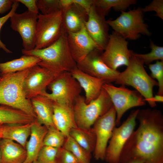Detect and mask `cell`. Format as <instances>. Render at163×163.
Returning <instances> with one entry per match:
<instances>
[{
    "instance_id": "obj_1",
    "label": "cell",
    "mask_w": 163,
    "mask_h": 163,
    "mask_svg": "<svg viewBox=\"0 0 163 163\" xmlns=\"http://www.w3.org/2000/svg\"><path fill=\"white\" fill-rule=\"evenodd\" d=\"M139 125L125 145L120 163L141 160L143 163H163V116L156 109L139 110Z\"/></svg>"
},
{
    "instance_id": "obj_2",
    "label": "cell",
    "mask_w": 163,
    "mask_h": 163,
    "mask_svg": "<svg viewBox=\"0 0 163 163\" xmlns=\"http://www.w3.org/2000/svg\"><path fill=\"white\" fill-rule=\"evenodd\" d=\"M24 55L33 56L41 61L37 65L58 75L65 72H70L77 66L71 53L67 41V33L64 28L61 36L54 43L44 48L21 50Z\"/></svg>"
},
{
    "instance_id": "obj_3",
    "label": "cell",
    "mask_w": 163,
    "mask_h": 163,
    "mask_svg": "<svg viewBox=\"0 0 163 163\" xmlns=\"http://www.w3.org/2000/svg\"><path fill=\"white\" fill-rule=\"evenodd\" d=\"M29 69L0 75V105L20 110L36 119L30 100L26 97L23 87Z\"/></svg>"
},
{
    "instance_id": "obj_4",
    "label": "cell",
    "mask_w": 163,
    "mask_h": 163,
    "mask_svg": "<svg viewBox=\"0 0 163 163\" xmlns=\"http://www.w3.org/2000/svg\"><path fill=\"white\" fill-rule=\"evenodd\" d=\"M115 82L121 85L133 87L151 107L156 106L153 100V89L155 86H158V82L149 75L144 64L134 54V52L129 65L124 71L120 72Z\"/></svg>"
},
{
    "instance_id": "obj_5",
    "label": "cell",
    "mask_w": 163,
    "mask_h": 163,
    "mask_svg": "<svg viewBox=\"0 0 163 163\" xmlns=\"http://www.w3.org/2000/svg\"><path fill=\"white\" fill-rule=\"evenodd\" d=\"M113 106L109 95L103 88L96 99L88 103L85 97L80 95L73 105L75 120L78 127L89 129L95 121Z\"/></svg>"
},
{
    "instance_id": "obj_6",
    "label": "cell",
    "mask_w": 163,
    "mask_h": 163,
    "mask_svg": "<svg viewBox=\"0 0 163 163\" xmlns=\"http://www.w3.org/2000/svg\"><path fill=\"white\" fill-rule=\"evenodd\" d=\"M121 12L115 19L106 21L114 32L125 39L131 40H137L141 34L148 36L151 35L148 25L145 23L142 8L139 7L127 12Z\"/></svg>"
},
{
    "instance_id": "obj_7",
    "label": "cell",
    "mask_w": 163,
    "mask_h": 163,
    "mask_svg": "<svg viewBox=\"0 0 163 163\" xmlns=\"http://www.w3.org/2000/svg\"><path fill=\"white\" fill-rule=\"evenodd\" d=\"M51 91L41 94L53 102L60 104L73 105L81 95L82 88L70 72H65L57 75L47 87Z\"/></svg>"
},
{
    "instance_id": "obj_8",
    "label": "cell",
    "mask_w": 163,
    "mask_h": 163,
    "mask_svg": "<svg viewBox=\"0 0 163 163\" xmlns=\"http://www.w3.org/2000/svg\"><path fill=\"white\" fill-rule=\"evenodd\" d=\"M62 15V10L47 14H38L34 49L46 47L59 39L64 30Z\"/></svg>"
},
{
    "instance_id": "obj_9",
    "label": "cell",
    "mask_w": 163,
    "mask_h": 163,
    "mask_svg": "<svg viewBox=\"0 0 163 163\" xmlns=\"http://www.w3.org/2000/svg\"><path fill=\"white\" fill-rule=\"evenodd\" d=\"M125 86L117 87L107 83H104L103 86L116 110L117 126L120 125L122 117L128 110L133 107L143 106L145 104L144 98L138 92L129 89Z\"/></svg>"
},
{
    "instance_id": "obj_10",
    "label": "cell",
    "mask_w": 163,
    "mask_h": 163,
    "mask_svg": "<svg viewBox=\"0 0 163 163\" xmlns=\"http://www.w3.org/2000/svg\"><path fill=\"white\" fill-rule=\"evenodd\" d=\"M139 110H133L121 125L114 128L105 153L104 159L108 163H120L122 149L134 130Z\"/></svg>"
},
{
    "instance_id": "obj_11",
    "label": "cell",
    "mask_w": 163,
    "mask_h": 163,
    "mask_svg": "<svg viewBox=\"0 0 163 163\" xmlns=\"http://www.w3.org/2000/svg\"><path fill=\"white\" fill-rule=\"evenodd\" d=\"M128 43L120 35L113 31L110 35L107 43L101 55L104 62L110 68L117 70L122 66L129 65L133 51L128 48Z\"/></svg>"
},
{
    "instance_id": "obj_12",
    "label": "cell",
    "mask_w": 163,
    "mask_h": 163,
    "mask_svg": "<svg viewBox=\"0 0 163 163\" xmlns=\"http://www.w3.org/2000/svg\"><path fill=\"white\" fill-rule=\"evenodd\" d=\"M116 113L113 106L93 125V128L96 138L94 155L96 160L105 159L108 142L116 126Z\"/></svg>"
},
{
    "instance_id": "obj_13",
    "label": "cell",
    "mask_w": 163,
    "mask_h": 163,
    "mask_svg": "<svg viewBox=\"0 0 163 163\" xmlns=\"http://www.w3.org/2000/svg\"><path fill=\"white\" fill-rule=\"evenodd\" d=\"M38 16V14L27 11L21 14L15 13L10 18V26L19 34L24 49L26 50H31L35 48Z\"/></svg>"
},
{
    "instance_id": "obj_14",
    "label": "cell",
    "mask_w": 163,
    "mask_h": 163,
    "mask_svg": "<svg viewBox=\"0 0 163 163\" xmlns=\"http://www.w3.org/2000/svg\"><path fill=\"white\" fill-rule=\"evenodd\" d=\"M57 75L37 65L30 68L23 85L26 98L30 99L46 91V87Z\"/></svg>"
},
{
    "instance_id": "obj_15",
    "label": "cell",
    "mask_w": 163,
    "mask_h": 163,
    "mask_svg": "<svg viewBox=\"0 0 163 163\" xmlns=\"http://www.w3.org/2000/svg\"><path fill=\"white\" fill-rule=\"evenodd\" d=\"M102 52L94 50L77 63V67L91 76L103 80L106 83L115 82L120 72L111 69L104 62L101 56Z\"/></svg>"
},
{
    "instance_id": "obj_16",
    "label": "cell",
    "mask_w": 163,
    "mask_h": 163,
    "mask_svg": "<svg viewBox=\"0 0 163 163\" xmlns=\"http://www.w3.org/2000/svg\"><path fill=\"white\" fill-rule=\"evenodd\" d=\"M88 19L84 24L88 35L97 46V50L103 52L108 42L109 25L104 14L92 5L88 13Z\"/></svg>"
},
{
    "instance_id": "obj_17",
    "label": "cell",
    "mask_w": 163,
    "mask_h": 163,
    "mask_svg": "<svg viewBox=\"0 0 163 163\" xmlns=\"http://www.w3.org/2000/svg\"><path fill=\"white\" fill-rule=\"evenodd\" d=\"M69 46L76 63L84 60L97 46L87 33L84 25L78 31L67 32Z\"/></svg>"
},
{
    "instance_id": "obj_18",
    "label": "cell",
    "mask_w": 163,
    "mask_h": 163,
    "mask_svg": "<svg viewBox=\"0 0 163 163\" xmlns=\"http://www.w3.org/2000/svg\"><path fill=\"white\" fill-rule=\"evenodd\" d=\"M53 121L55 127L66 138L69 136L71 130L77 127L73 105L60 104L53 102Z\"/></svg>"
},
{
    "instance_id": "obj_19",
    "label": "cell",
    "mask_w": 163,
    "mask_h": 163,
    "mask_svg": "<svg viewBox=\"0 0 163 163\" xmlns=\"http://www.w3.org/2000/svg\"><path fill=\"white\" fill-rule=\"evenodd\" d=\"M70 72L84 90L86 103L98 97L103 85L106 83L103 80L91 76L80 70L77 66Z\"/></svg>"
},
{
    "instance_id": "obj_20",
    "label": "cell",
    "mask_w": 163,
    "mask_h": 163,
    "mask_svg": "<svg viewBox=\"0 0 163 163\" xmlns=\"http://www.w3.org/2000/svg\"><path fill=\"white\" fill-rule=\"evenodd\" d=\"M47 130L46 126L40 124L36 119L31 123L30 138L25 145L27 157L23 163H32L37 160L39 153L43 146L44 139Z\"/></svg>"
},
{
    "instance_id": "obj_21",
    "label": "cell",
    "mask_w": 163,
    "mask_h": 163,
    "mask_svg": "<svg viewBox=\"0 0 163 163\" xmlns=\"http://www.w3.org/2000/svg\"><path fill=\"white\" fill-rule=\"evenodd\" d=\"M62 11L63 27L67 32L78 31L88 20V13L77 4L73 3Z\"/></svg>"
},
{
    "instance_id": "obj_22",
    "label": "cell",
    "mask_w": 163,
    "mask_h": 163,
    "mask_svg": "<svg viewBox=\"0 0 163 163\" xmlns=\"http://www.w3.org/2000/svg\"><path fill=\"white\" fill-rule=\"evenodd\" d=\"M30 100L37 122L47 128L55 126L53 119V102L46 96L42 95L37 96Z\"/></svg>"
},
{
    "instance_id": "obj_23",
    "label": "cell",
    "mask_w": 163,
    "mask_h": 163,
    "mask_svg": "<svg viewBox=\"0 0 163 163\" xmlns=\"http://www.w3.org/2000/svg\"><path fill=\"white\" fill-rule=\"evenodd\" d=\"M1 163H23L27 157L25 148L11 140H0Z\"/></svg>"
},
{
    "instance_id": "obj_24",
    "label": "cell",
    "mask_w": 163,
    "mask_h": 163,
    "mask_svg": "<svg viewBox=\"0 0 163 163\" xmlns=\"http://www.w3.org/2000/svg\"><path fill=\"white\" fill-rule=\"evenodd\" d=\"M31 131V123L3 124L2 127V139L16 141L25 149Z\"/></svg>"
},
{
    "instance_id": "obj_25",
    "label": "cell",
    "mask_w": 163,
    "mask_h": 163,
    "mask_svg": "<svg viewBox=\"0 0 163 163\" xmlns=\"http://www.w3.org/2000/svg\"><path fill=\"white\" fill-rule=\"evenodd\" d=\"M41 61L40 58L35 56L24 55L19 58L0 63V75L30 68Z\"/></svg>"
},
{
    "instance_id": "obj_26",
    "label": "cell",
    "mask_w": 163,
    "mask_h": 163,
    "mask_svg": "<svg viewBox=\"0 0 163 163\" xmlns=\"http://www.w3.org/2000/svg\"><path fill=\"white\" fill-rule=\"evenodd\" d=\"M32 116L20 110L0 105V124L30 123L35 120Z\"/></svg>"
},
{
    "instance_id": "obj_27",
    "label": "cell",
    "mask_w": 163,
    "mask_h": 163,
    "mask_svg": "<svg viewBox=\"0 0 163 163\" xmlns=\"http://www.w3.org/2000/svg\"><path fill=\"white\" fill-rule=\"evenodd\" d=\"M69 136L88 153L94 152L96 138L93 128L87 129L77 127L71 130Z\"/></svg>"
},
{
    "instance_id": "obj_28",
    "label": "cell",
    "mask_w": 163,
    "mask_h": 163,
    "mask_svg": "<svg viewBox=\"0 0 163 163\" xmlns=\"http://www.w3.org/2000/svg\"><path fill=\"white\" fill-rule=\"evenodd\" d=\"M136 0H92V4L105 16L112 8L116 11H125Z\"/></svg>"
},
{
    "instance_id": "obj_29",
    "label": "cell",
    "mask_w": 163,
    "mask_h": 163,
    "mask_svg": "<svg viewBox=\"0 0 163 163\" xmlns=\"http://www.w3.org/2000/svg\"><path fill=\"white\" fill-rule=\"evenodd\" d=\"M63 147L71 152L80 163H90L91 154L88 152L71 137L66 138Z\"/></svg>"
},
{
    "instance_id": "obj_30",
    "label": "cell",
    "mask_w": 163,
    "mask_h": 163,
    "mask_svg": "<svg viewBox=\"0 0 163 163\" xmlns=\"http://www.w3.org/2000/svg\"><path fill=\"white\" fill-rule=\"evenodd\" d=\"M66 138L64 135L55 126H50L48 128L44 137L43 146L59 148L63 146Z\"/></svg>"
},
{
    "instance_id": "obj_31",
    "label": "cell",
    "mask_w": 163,
    "mask_h": 163,
    "mask_svg": "<svg viewBox=\"0 0 163 163\" xmlns=\"http://www.w3.org/2000/svg\"><path fill=\"white\" fill-rule=\"evenodd\" d=\"M150 47L151 51L148 53L141 54L134 53V54L144 64L149 65L155 60L163 61V47L155 44L150 40Z\"/></svg>"
},
{
    "instance_id": "obj_32",
    "label": "cell",
    "mask_w": 163,
    "mask_h": 163,
    "mask_svg": "<svg viewBox=\"0 0 163 163\" xmlns=\"http://www.w3.org/2000/svg\"><path fill=\"white\" fill-rule=\"evenodd\" d=\"M150 70L151 77L156 79L158 81V90L157 94L163 95V61H157L152 64L149 65Z\"/></svg>"
},
{
    "instance_id": "obj_33",
    "label": "cell",
    "mask_w": 163,
    "mask_h": 163,
    "mask_svg": "<svg viewBox=\"0 0 163 163\" xmlns=\"http://www.w3.org/2000/svg\"><path fill=\"white\" fill-rule=\"evenodd\" d=\"M58 149L43 146L39 153L37 161L39 163H56Z\"/></svg>"
},
{
    "instance_id": "obj_34",
    "label": "cell",
    "mask_w": 163,
    "mask_h": 163,
    "mask_svg": "<svg viewBox=\"0 0 163 163\" xmlns=\"http://www.w3.org/2000/svg\"><path fill=\"white\" fill-rule=\"evenodd\" d=\"M37 4L43 14H47L62 10L59 0H38Z\"/></svg>"
},
{
    "instance_id": "obj_35",
    "label": "cell",
    "mask_w": 163,
    "mask_h": 163,
    "mask_svg": "<svg viewBox=\"0 0 163 163\" xmlns=\"http://www.w3.org/2000/svg\"><path fill=\"white\" fill-rule=\"evenodd\" d=\"M78 160L70 151L63 146L59 148L56 163H78Z\"/></svg>"
},
{
    "instance_id": "obj_36",
    "label": "cell",
    "mask_w": 163,
    "mask_h": 163,
    "mask_svg": "<svg viewBox=\"0 0 163 163\" xmlns=\"http://www.w3.org/2000/svg\"><path fill=\"white\" fill-rule=\"evenodd\" d=\"M144 13L151 11L156 12L155 15L163 19V0H153L149 5L142 8Z\"/></svg>"
},
{
    "instance_id": "obj_37",
    "label": "cell",
    "mask_w": 163,
    "mask_h": 163,
    "mask_svg": "<svg viewBox=\"0 0 163 163\" xmlns=\"http://www.w3.org/2000/svg\"><path fill=\"white\" fill-rule=\"evenodd\" d=\"M19 5V2L17 0H14L12 5L11 9L6 15L0 18V31L1 29L5 22L10 18L15 13ZM0 48L2 49L5 52L7 53H11L12 52L8 49L5 44H4L0 39Z\"/></svg>"
},
{
    "instance_id": "obj_38",
    "label": "cell",
    "mask_w": 163,
    "mask_h": 163,
    "mask_svg": "<svg viewBox=\"0 0 163 163\" xmlns=\"http://www.w3.org/2000/svg\"><path fill=\"white\" fill-rule=\"evenodd\" d=\"M25 5L30 12L38 14L39 9L37 4L36 0H17Z\"/></svg>"
},
{
    "instance_id": "obj_39",
    "label": "cell",
    "mask_w": 163,
    "mask_h": 163,
    "mask_svg": "<svg viewBox=\"0 0 163 163\" xmlns=\"http://www.w3.org/2000/svg\"><path fill=\"white\" fill-rule=\"evenodd\" d=\"M14 0H0V14L4 13L11 8Z\"/></svg>"
},
{
    "instance_id": "obj_40",
    "label": "cell",
    "mask_w": 163,
    "mask_h": 163,
    "mask_svg": "<svg viewBox=\"0 0 163 163\" xmlns=\"http://www.w3.org/2000/svg\"><path fill=\"white\" fill-rule=\"evenodd\" d=\"M73 3L77 4L84 8L88 13L92 5V0H72Z\"/></svg>"
},
{
    "instance_id": "obj_41",
    "label": "cell",
    "mask_w": 163,
    "mask_h": 163,
    "mask_svg": "<svg viewBox=\"0 0 163 163\" xmlns=\"http://www.w3.org/2000/svg\"><path fill=\"white\" fill-rule=\"evenodd\" d=\"M153 100L155 103L157 102H163V96L157 94L155 95V96L153 97Z\"/></svg>"
},
{
    "instance_id": "obj_42",
    "label": "cell",
    "mask_w": 163,
    "mask_h": 163,
    "mask_svg": "<svg viewBox=\"0 0 163 163\" xmlns=\"http://www.w3.org/2000/svg\"><path fill=\"white\" fill-rule=\"evenodd\" d=\"M143 161L141 160H135L131 161L127 163H143Z\"/></svg>"
},
{
    "instance_id": "obj_43",
    "label": "cell",
    "mask_w": 163,
    "mask_h": 163,
    "mask_svg": "<svg viewBox=\"0 0 163 163\" xmlns=\"http://www.w3.org/2000/svg\"><path fill=\"white\" fill-rule=\"evenodd\" d=\"M2 124H0V139H2Z\"/></svg>"
},
{
    "instance_id": "obj_44",
    "label": "cell",
    "mask_w": 163,
    "mask_h": 163,
    "mask_svg": "<svg viewBox=\"0 0 163 163\" xmlns=\"http://www.w3.org/2000/svg\"><path fill=\"white\" fill-rule=\"evenodd\" d=\"M32 163H39L37 160L34 161Z\"/></svg>"
},
{
    "instance_id": "obj_45",
    "label": "cell",
    "mask_w": 163,
    "mask_h": 163,
    "mask_svg": "<svg viewBox=\"0 0 163 163\" xmlns=\"http://www.w3.org/2000/svg\"><path fill=\"white\" fill-rule=\"evenodd\" d=\"M1 139H0V140ZM0 163H1V157H0Z\"/></svg>"
},
{
    "instance_id": "obj_46",
    "label": "cell",
    "mask_w": 163,
    "mask_h": 163,
    "mask_svg": "<svg viewBox=\"0 0 163 163\" xmlns=\"http://www.w3.org/2000/svg\"><path fill=\"white\" fill-rule=\"evenodd\" d=\"M1 78V76H0V79Z\"/></svg>"
},
{
    "instance_id": "obj_47",
    "label": "cell",
    "mask_w": 163,
    "mask_h": 163,
    "mask_svg": "<svg viewBox=\"0 0 163 163\" xmlns=\"http://www.w3.org/2000/svg\"></svg>"
}]
</instances>
